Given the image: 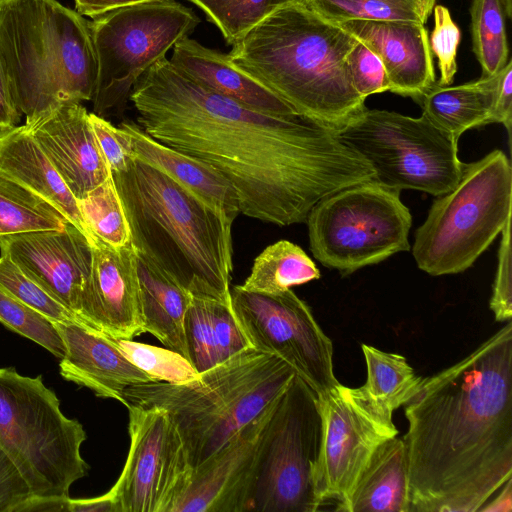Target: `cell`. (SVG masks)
<instances>
[{
    "mask_svg": "<svg viewBox=\"0 0 512 512\" xmlns=\"http://www.w3.org/2000/svg\"><path fill=\"white\" fill-rule=\"evenodd\" d=\"M129 100L153 139L216 169L236 192L240 213L278 226L305 222L342 188L375 179L336 129L302 115L250 109L160 59Z\"/></svg>",
    "mask_w": 512,
    "mask_h": 512,
    "instance_id": "cell-1",
    "label": "cell"
},
{
    "mask_svg": "<svg viewBox=\"0 0 512 512\" xmlns=\"http://www.w3.org/2000/svg\"><path fill=\"white\" fill-rule=\"evenodd\" d=\"M409 512H475L512 476V323L406 403Z\"/></svg>",
    "mask_w": 512,
    "mask_h": 512,
    "instance_id": "cell-2",
    "label": "cell"
},
{
    "mask_svg": "<svg viewBox=\"0 0 512 512\" xmlns=\"http://www.w3.org/2000/svg\"><path fill=\"white\" fill-rule=\"evenodd\" d=\"M357 42L340 24L290 0L232 45L228 55L299 115L338 129L365 108L346 62Z\"/></svg>",
    "mask_w": 512,
    "mask_h": 512,
    "instance_id": "cell-3",
    "label": "cell"
},
{
    "mask_svg": "<svg viewBox=\"0 0 512 512\" xmlns=\"http://www.w3.org/2000/svg\"><path fill=\"white\" fill-rule=\"evenodd\" d=\"M112 178L134 249L191 295L231 303L233 221L139 158Z\"/></svg>",
    "mask_w": 512,
    "mask_h": 512,
    "instance_id": "cell-4",
    "label": "cell"
},
{
    "mask_svg": "<svg viewBox=\"0 0 512 512\" xmlns=\"http://www.w3.org/2000/svg\"><path fill=\"white\" fill-rule=\"evenodd\" d=\"M295 374L281 358L250 347L188 383L157 381L129 386L122 404L165 410L177 427L193 469L261 416Z\"/></svg>",
    "mask_w": 512,
    "mask_h": 512,
    "instance_id": "cell-5",
    "label": "cell"
},
{
    "mask_svg": "<svg viewBox=\"0 0 512 512\" xmlns=\"http://www.w3.org/2000/svg\"><path fill=\"white\" fill-rule=\"evenodd\" d=\"M0 63L25 123L69 102L92 101L97 58L90 21L57 0L0 7Z\"/></svg>",
    "mask_w": 512,
    "mask_h": 512,
    "instance_id": "cell-6",
    "label": "cell"
},
{
    "mask_svg": "<svg viewBox=\"0 0 512 512\" xmlns=\"http://www.w3.org/2000/svg\"><path fill=\"white\" fill-rule=\"evenodd\" d=\"M511 208L512 170L503 151L463 164L458 183L437 196L415 231L418 268L432 276L467 270L511 221Z\"/></svg>",
    "mask_w": 512,
    "mask_h": 512,
    "instance_id": "cell-7",
    "label": "cell"
},
{
    "mask_svg": "<svg viewBox=\"0 0 512 512\" xmlns=\"http://www.w3.org/2000/svg\"><path fill=\"white\" fill-rule=\"evenodd\" d=\"M86 432L60 410L41 376L0 368V447L27 481L32 496L68 498L89 466L81 456Z\"/></svg>",
    "mask_w": 512,
    "mask_h": 512,
    "instance_id": "cell-8",
    "label": "cell"
},
{
    "mask_svg": "<svg viewBox=\"0 0 512 512\" xmlns=\"http://www.w3.org/2000/svg\"><path fill=\"white\" fill-rule=\"evenodd\" d=\"M305 222L314 258L343 276L410 250L412 216L400 191L374 179L323 197Z\"/></svg>",
    "mask_w": 512,
    "mask_h": 512,
    "instance_id": "cell-9",
    "label": "cell"
},
{
    "mask_svg": "<svg viewBox=\"0 0 512 512\" xmlns=\"http://www.w3.org/2000/svg\"><path fill=\"white\" fill-rule=\"evenodd\" d=\"M339 139L372 167L377 182L433 196L452 190L462 175L458 140L425 116L366 107L336 129Z\"/></svg>",
    "mask_w": 512,
    "mask_h": 512,
    "instance_id": "cell-10",
    "label": "cell"
},
{
    "mask_svg": "<svg viewBox=\"0 0 512 512\" xmlns=\"http://www.w3.org/2000/svg\"><path fill=\"white\" fill-rule=\"evenodd\" d=\"M200 19L175 0H150L107 11L90 21L97 58L93 113L122 109L134 85L194 31Z\"/></svg>",
    "mask_w": 512,
    "mask_h": 512,
    "instance_id": "cell-11",
    "label": "cell"
},
{
    "mask_svg": "<svg viewBox=\"0 0 512 512\" xmlns=\"http://www.w3.org/2000/svg\"><path fill=\"white\" fill-rule=\"evenodd\" d=\"M321 435L316 392L297 374L261 431L249 512H315L313 469Z\"/></svg>",
    "mask_w": 512,
    "mask_h": 512,
    "instance_id": "cell-12",
    "label": "cell"
},
{
    "mask_svg": "<svg viewBox=\"0 0 512 512\" xmlns=\"http://www.w3.org/2000/svg\"><path fill=\"white\" fill-rule=\"evenodd\" d=\"M318 397L321 435L313 469L314 492L322 505L337 506L350 495L377 447L397 436L393 412L361 388L340 382Z\"/></svg>",
    "mask_w": 512,
    "mask_h": 512,
    "instance_id": "cell-13",
    "label": "cell"
},
{
    "mask_svg": "<svg viewBox=\"0 0 512 512\" xmlns=\"http://www.w3.org/2000/svg\"><path fill=\"white\" fill-rule=\"evenodd\" d=\"M234 313L250 344L287 362L317 394L335 386L333 345L309 306L291 289L265 294L230 290Z\"/></svg>",
    "mask_w": 512,
    "mask_h": 512,
    "instance_id": "cell-14",
    "label": "cell"
},
{
    "mask_svg": "<svg viewBox=\"0 0 512 512\" xmlns=\"http://www.w3.org/2000/svg\"><path fill=\"white\" fill-rule=\"evenodd\" d=\"M127 409L129 452L109 491L118 512H171L192 471L180 434L163 409Z\"/></svg>",
    "mask_w": 512,
    "mask_h": 512,
    "instance_id": "cell-15",
    "label": "cell"
},
{
    "mask_svg": "<svg viewBox=\"0 0 512 512\" xmlns=\"http://www.w3.org/2000/svg\"><path fill=\"white\" fill-rule=\"evenodd\" d=\"M0 253L80 318L92 248L77 227L68 222L62 229L0 236Z\"/></svg>",
    "mask_w": 512,
    "mask_h": 512,
    "instance_id": "cell-16",
    "label": "cell"
},
{
    "mask_svg": "<svg viewBox=\"0 0 512 512\" xmlns=\"http://www.w3.org/2000/svg\"><path fill=\"white\" fill-rule=\"evenodd\" d=\"M275 401L219 451L192 469L171 512L250 511L259 438Z\"/></svg>",
    "mask_w": 512,
    "mask_h": 512,
    "instance_id": "cell-17",
    "label": "cell"
},
{
    "mask_svg": "<svg viewBox=\"0 0 512 512\" xmlns=\"http://www.w3.org/2000/svg\"><path fill=\"white\" fill-rule=\"evenodd\" d=\"M90 244L92 263L82 291L80 318L115 338L133 339L145 333L131 241L116 248L95 237Z\"/></svg>",
    "mask_w": 512,
    "mask_h": 512,
    "instance_id": "cell-18",
    "label": "cell"
},
{
    "mask_svg": "<svg viewBox=\"0 0 512 512\" xmlns=\"http://www.w3.org/2000/svg\"><path fill=\"white\" fill-rule=\"evenodd\" d=\"M24 125L77 200L112 176L81 103L61 104Z\"/></svg>",
    "mask_w": 512,
    "mask_h": 512,
    "instance_id": "cell-19",
    "label": "cell"
},
{
    "mask_svg": "<svg viewBox=\"0 0 512 512\" xmlns=\"http://www.w3.org/2000/svg\"><path fill=\"white\" fill-rule=\"evenodd\" d=\"M340 25L379 56L389 79V91L418 102L434 86V62L424 24L349 20Z\"/></svg>",
    "mask_w": 512,
    "mask_h": 512,
    "instance_id": "cell-20",
    "label": "cell"
},
{
    "mask_svg": "<svg viewBox=\"0 0 512 512\" xmlns=\"http://www.w3.org/2000/svg\"><path fill=\"white\" fill-rule=\"evenodd\" d=\"M54 324L66 349L59 364L64 379L121 403L127 387L157 382L135 366L111 336L82 323Z\"/></svg>",
    "mask_w": 512,
    "mask_h": 512,
    "instance_id": "cell-21",
    "label": "cell"
},
{
    "mask_svg": "<svg viewBox=\"0 0 512 512\" xmlns=\"http://www.w3.org/2000/svg\"><path fill=\"white\" fill-rule=\"evenodd\" d=\"M171 63L183 73L250 109L276 116L299 115L290 105L234 64L229 55L184 37Z\"/></svg>",
    "mask_w": 512,
    "mask_h": 512,
    "instance_id": "cell-22",
    "label": "cell"
},
{
    "mask_svg": "<svg viewBox=\"0 0 512 512\" xmlns=\"http://www.w3.org/2000/svg\"><path fill=\"white\" fill-rule=\"evenodd\" d=\"M0 175L49 202L83 232L90 243L94 240L77 199L25 125L0 131Z\"/></svg>",
    "mask_w": 512,
    "mask_h": 512,
    "instance_id": "cell-23",
    "label": "cell"
},
{
    "mask_svg": "<svg viewBox=\"0 0 512 512\" xmlns=\"http://www.w3.org/2000/svg\"><path fill=\"white\" fill-rule=\"evenodd\" d=\"M131 138L134 155L168 174L231 221L240 213L236 192L216 169L149 136L133 121L119 125Z\"/></svg>",
    "mask_w": 512,
    "mask_h": 512,
    "instance_id": "cell-24",
    "label": "cell"
},
{
    "mask_svg": "<svg viewBox=\"0 0 512 512\" xmlns=\"http://www.w3.org/2000/svg\"><path fill=\"white\" fill-rule=\"evenodd\" d=\"M343 512H409L408 456L403 438L381 443L358 477Z\"/></svg>",
    "mask_w": 512,
    "mask_h": 512,
    "instance_id": "cell-25",
    "label": "cell"
},
{
    "mask_svg": "<svg viewBox=\"0 0 512 512\" xmlns=\"http://www.w3.org/2000/svg\"><path fill=\"white\" fill-rule=\"evenodd\" d=\"M135 263L144 331L187 358L184 318L192 295L136 250Z\"/></svg>",
    "mask_w": 512,
    "mask_h": 512,
    "instance_id": "cell-26",
    "label": "cell"
},
{
    "mask_svg": "<svg viewBox=\"0 0 512 512\" xmlns=\"http://www.w3.org/2000/svg\"><path fill=\"white\" fill-rule=\"evenodd\" d=\"M418 103L423 116L457 140L471 128L490 124L492 98L486 77L457 86H433Z\"/></svg>",
    "mask_w": 512,
    "mask_h": 512,
    "instance_id": "cell-27",
    "label": "cell"
},
{
    "mask_svg": "<svg viewBox=\"0 0 512 512\" xmlns=\"http://www.w3.org/2000/svg\"><path fill=\"white\" fill-rule=\"evenodd\" d=\"M320 278L314 261L298 245L279 240L267 246L254 260L243 290L274 294Z\"/></svg>",
    "mask_w": 512,
    "mask_h": 512,
    "instance_id": "cell-28",
    "label": "cell"
},
{
    "mask_svg": "<svg viewBox=\"0 0 512 512\" xmlns=\"http://www.w3.org/2000/svg\"><path fill=\"white\" fill-rule=\"evenodd\" d=\"M362 352L367 374L361 388L371 399L394 412L415 395L423 378L404 356L368 344L362 345Z\"/></svg>",
    "mask_w": 512,
    "mask_h": 512,
    "instance_id": "cell-29",
    "label": "cell"
},
{
    "mask_svg": "<svg viewBox=\"0 0 512 512\" xmlns=\"http://www.w3.org/2000/svg\"><path fill=\"white\" fill-rule=\"evenodd\" d=\"M334 23L349 20L412 21L425 24L436 0H299Z\"/></svg>",
    "mask_w": 512,
    "mask_h": 512,
    "instance_id": "cell-30",
    "label": "cell"
},
{
    "mask_svg": "<svg viewBox=\"0 0 512 512\" xmlns=\"http://www.w3.org/2000/svg\"><path fill=\"white\" fill-rule=\"evenodd\" d=\"M68 222L49 202L0 175V236L62 229Z\"/></svg>",
    "mask_w": 512,
    "mask_h": 512,
    "instance_id": "cell-31",
    "label": "cell"
},
{
    "mask_svg": "<svg viewBox=\"0 0 512 512\" xmlns=\"http://www.w3.org/2000/svg\"><path fill=\"white\" fill-rule=\"evenodd\" d=\"M473 52L482 76L500 71L509 61L502 0H473L470 8Z\"/></svg>",
    "mask_w": 512,
    "mask_h": 512,
    "instance_id": "cell-32",
    "label": "cell"
},
{
    "mask_svg": "<svg viewBox=\"0 0 512 512\" xmlns=\"http://www.w3.org/2000/svg\"><path fill=\"white\" fill-rule=\"evenodd\" d=\"M77 201L92 236L116 248L131 241L129 224L112 176Z\"/></svg>",
    "mask_w": 512,
    "mask_h": 512,
    "instance_id": "cell-33",
    "label": "cell"
},
{
    "mask_svg": "<svg viewBox=\"0 0 512 512\" xmlns=\"http://www.w3.org/2000/svg\"><path fill=\"white\" fill-rule=\"evenodd\" d=\"M199 7L234 45L253 27L290 0H188Z\"/></svg>",
    "mask_w": 512,
    "mask_h": 512,
    "instance_id": "cell-34",
    "label": "cell"
},
{
    "mask_svg": "<svg viewBox=\"0 0 512 512\" xmlns=\"http://www.w3.org/2000/svg\"><path fill=\"white\" fill-rule=\"evenodd\" d=\"M112 339L135 366L155 381L188 383L199 377L189 360L171 349L135 342L133 339Z\"/></svg>",
    "mask_w": 512,
    "mask_h": 512,
    "instance_id": "cell-35",
    "label": "cell"
},
{
    "mask_svg": "<svg viewBox=\"0 0 512 512\" xmlns=\"http://www.w3.org/2000/svg\"><path fill=\"white\" fill-rule=\"evenodd\" d=\"M213 300L192 295L184 318L187 359L198 373L220 364L216 348Z\"/></svg>",
    "mask_w": 512,
    "mask_h": 512,
    "instance_id": "cell-36",
    "label": "cell"
},
{
    "mask_svg": "<svg viewBox=\"0 0 512 512\" xmlns=\"http://www.w3.org/2000/svg\"><path fill=\"white\" fill-rule=\"evenodd\" d=\"M0 322L34 341L59 359L66 352L54 322L0 288Z\"/></svg>",
    "mask_w": 512,
    "mask_h": 512,
    "instance_id": "cell-37",
    "label": "cell"
},
{
    "mask_svg": "<svg viewBox=\"0 0 512 512\" xmlns=\"http://www.w3.org/2000/svg\"><path fill=\"white\" fill-rule=\"evenodd\" d=\"M0 288L54 323L77 322L84 324L76 314L52 297L3 255L0 256Z\"/></svg>",
    "mask_w": 512,
    "mask_h": 512,
    "instance_id": "cell-38",
    "label": "cell"
},
{
    "mask_svg": "<svg viewBox=\"0 0 512 512\" xmlns=\"http://www.w3.org/2000/svg\"><path fill=\"white\" fill-rule=\"evenodd\" d=\"M434 29L429 39L430 49L438 59L440 71L439 86H449L457 72V49L460 42V29L452 20L448 8L435 5Z\"/></svg>",
    "mask_w": 512,
    "mask_h": 512,
    "instance_id": "cell-39",
    "label": "cell"
},
{
    "mask_svg": "<svg viewBox=\"0 0 512 512\" xmlns=\"http://www.w3.org/2000/svg\"><path fill=\"white\" fill-rule=\"evenodd\" d=\"M352 85L363 98L390 90L389 79L379 56L358 39L346 56Z\"/></svg>",
    "mask_w": 512,
    "mask_h": 512,
    "instance_id": "cell-40",
    "label": "cell"
},
{
    "mask_svg": "<svg viewBox=\"0 0 512 512\" xmlns=\"http://www.w3.org/2000/svg\"><path fill=\"white\" fill-rule=\"evenodd\" d=\"M501 234L497 270L489 306L496 321L508 322L512 317L511 221L507 222Z\"/></svg>",
    "mask_w": 512,
    "mask_h": 512,
    "instance_id": "cell-41",
    "label": "cell"
},
{
    "mask_svg": "<svg viewBox=\"0 0 512 512\" xmlns=\"http://www.w3.org/2000/svg\"><path fill=\"white\" fill-rule=\"evenodd\" d=\"M90 120L111 174L126 171L135 158L128 133L93 112Z\"/></svg>",
    "mask_w": 512,
    "mask_h": 512,
    "instance_id": "cell-42",
    "label": "cell"
},
{
    "mask_svg": "<svg viewBox=\"0 0 512 512\" xmlns=\"http://www.w3.org/2000/svg\"><path fill=\"white\" fill-rule=\"evenodd\" d=\"M32 496L22 473L0 447V512H16Z\"/></svg>",
    "mask_w": 512,
    "mask_h": 512,
    "instance_id": "cell-43",
    "label": "cell"
},
{
    "mask_svg": "<svg viewBox=\"0 0 512 512\" xmlns=\"http://www.w3.org/2000/svg\"><path fill=\"white\" fill-rule=\"evenodd\" d=\"M486 77L491 91L490 124L500 123L511 134L512 126V61L497 73Z\"/></svg>",
    "mask_w": 512,
    "mask_h": 512,
    "instance_id": "cell-44",
    "label": "cell"
},
{
    "mask_svg": "<svg viewBox=\"0 0 512 512\" xmlns=\"http://www.w3.org/2000/svg\"><path fill=\"white\" fill-rule=\"evenodd\" d=\"M21 113L17 109L0 63V131L16 126Z\"/></svg>",
    "mask_w": 512,
    "mask_h": 512,
    "instance_id": "cell-45",
    "label": "cell"
},
{
    "mask_svg": "<svg viewBox=\"0 0 512 512\" xmlns=\"http://www.w3.org/2000/svg\"><path fill=\"white\" fill-rule=\"evenodd\" d=\"M69 512H118L117 505L110 491L87 499H68Z\"/></svg>",
    "mask_w": 512,
    "mask_h": 512,
    "instance_id": "cell-46",
    "label": "cell"
},
{
    "mask_svg": "<svg viewBox=\"0 0 512 512\" xmlns=\"http://www.w3.org/2000/svg\"><path fill=\"white\" fill-rule=\"evenodd\" d=\"M150 0H74L75 10L83 16L94 18L112 9Z\"/></svg>",
    "mask_w": 512,
    "mask_h": 512,
    "instance_id": "cell-47",
    "label": "cell"
},
{
    "mask_svg": "<svg viewBox=\"0 0 512 512\" xmlns=\"http://www.w3.org/2000/svg\"><path fill=\"white\" fill-rule=\"evenodd\" d=\"M68 498H41L31 496L21 504L16 512L68 511Z\"/></svg>",
    "mask_w": 512,
    "mask_h": 512,
    "instance_id": "cell-48",
    "label": "cell"
},
{
    "mask_svg": "<svg viewBox=\"0 0 512 512\" xmlns=\"http://www.w3.org/2000/svg\"><path fill=\"white\" fill-rule=\"evenodd\" d=\"M491 501H487L479 511L482 512H511L512 510V478L509 479L496 493Z\"/></svg>",
    "mask_w": 512,
    "mask_h": 512,
    "instance_id": "cell-49",
    "label": "cell"
},
{
    "mask_svg": "<svg viewBox=\"0 0 512 512\" xmlns=\"http://www.w3.org/2000/svg\"><path fill=\"white\" fill-rule=\"evenodd\" d=\"M13 1H15V0H0V7L5 5V4L11 3Z\"/></svg>",
    "mask_w": 512,
    "mask_h": 512,
    "instance_id": "cell-50",
    "label": "cell"
}]
</instances>
